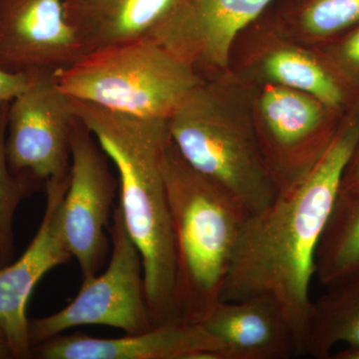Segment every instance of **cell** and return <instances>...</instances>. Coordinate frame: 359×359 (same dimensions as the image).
<instances>
[{"label": "cell", "instance_id": "obj_7", "mask_svg": "<svg viewBox=\"0 0 359 359\" xmlns=\"http://www.w3.org/2000/svg\"><path fill=\"white\" fill-rule=\"evenodd\" d=\"M252 108L259 147L278 194L292 190L311 173L346 113L306 92L276 85L254 86Z\"/></svg>", "mask_w": 359, "mask_h": 359}, {"label": "cell", "instance_id": "obj_13", "mask_svg": "<svg viewBox=\"0 0 359 359\" xmlns=\"http://www.w3.org/2000/svg\"><path fill=\"white\" fill-rule=\"evenodd\" d=\"M84 54L65 20V0H0V70L54 74Z\"/></svg>", "mask_w": 359, "mask_h": 359}, {"label": "cell", "instance_id": "obj_15", "mask_svg": "<svg viewBox=\"0 0 359 359\" xmlns=\"http://www.w3.org/2000/svg\"><path fill=\"white\" fill-rule=\"evenodd\" d=\"M203 325L221 344L222 359H290L302 356L282 306L269 294L219 301Z\"/></svg>", "mask_w": 359, "mask_h": 359}, {"label": "cell", "instance_id": "obj_8", "mask_svg": "<svg viewBox=\"0 0 359 359\" xmlns=\"http://www.w3.org/2000/svg\"><path fill=\"white\" fill-rule=\"evenodd\" d=\"M228 71L254 86L306 92L341 112L359 99V90L320 47L285 34L266 9L233 40Z\"/></svg>", "mask_w": 359, "mask_h": 359}, {"label": "cell", "instance_id": "obj_19", "mask_svg": "<svg viewBox=\"0 0 359 359\" xmlns=\"http://www.w3.org/2000/svg\"><path fill=\"white\" fill-rule=\"evenodd\" d=\"M359 276V191L337 197L316 255L314 278L323 287Z\"/></svg>", "mask_w": 359, "mask_h": 359}, {"label": "cell", "instance_id": "obj_20", "mask_svg": "<svg viewBox=\"0 0 359 359\" xmlns=\"http://www.w3.org/2000/svg\"><path fill=\"white\" fill-rule=\"evenodd\" d=\"M9 102L0 104V268L15 256L14 216L21 202L45 191L46 182L30 172L14 173L7 163L6 138Z\"/></svg>", "mask_w": 359, "mask_h": 359}, {"label": "cell", "instance_id": "obj_17", "mask_svg": "<svg viewBox=\"0 0 359 359\" xmlns=\"http://www.w3.org/2000/svg\"><path fill=\"white\" fill-rule=\"evenodd\" d=\"M311 302L304 355L330 359L337 344L359 351V276L325 287Z\"/></svg>", "mask_w": 359, "mask_h": 359}, {"label": "cell", "instance_id": "obj_16", "mask_svg": "<svg viewBox=\"0 0 359 359\" xmlns=\"http://www.w3.org/2000/svg\"><path fill=\"white\" fill-rule=\"evenodd\" d=\"M179 0H65V15L87 52L152 41Z\"/></svg>", "mask_w": 359, "mask_h": 359}, {"label": "cell", "instance_id": "obj_14", "mask_svg": "<svg viewBox=\"0 0 359 359\" xmlns=\"http://www.w3.org/2000/svg\"><path fill=\"white\" fill-rule=\"evenodd\" d=\"M40 359H222L221 344L202 323L175 321L136 334L100 339L75 332L32 348Z\"/></svg>", "mask_w": 359, "mask_h": 359}, {"label": "cell", "instance_id": "obj_2", "mask_svg": "<svg viewBox=\"0 0 359 359\" xmlns=\"http://www.w3.org/2000/svg\"><path fill=\"white\" fill-rule=\"evenodd\" d=\"M75 115L116 167L125 226L142 257L153 325L180 321L175 302L176 247L163 162L169 119L106 109L71 98Z\"/></svg>", "mask_w": 359, "mask_h": 359}, {"label": "cell", "instance_id": "obj_3", "mask_svg": "<svg viewBox=\"0 0 359 359\" xmlns=\"http://www.w3.org/2000/svg\"><path fill=\"white\" fill-rule=\"evenodd\" d=\"M252 88L228 71L204 80L169 119L180 155L249 215L263 211L278 196L255 128Z\"/></svg>", "mask_w": 359, "mask_h": 359}, {"label": "cell", "instance_id": "obj_24", "mask_svg": "<svg viewBox=\"0 0 359 359\" xmlns=\"http://www.w3.org/2000/svg\"><path fill=\"white\" fill-rule=\"evenodd\" d=\"M0 359H14L11 342L1 323H0Z\"/></svg>", "mask_w": 359, "mask_h": 359}, {"label": "cell", "instance_id": "obj_23", "mask_svg": "<svg viewBox=\"0 0 359 359\" xmlns=\"http://www.w3.org/2000/svg\"><path fill=\"white\" fill-rule=\"evenodd\" d=\"M359 191V141L355 149H354L351 159L347 163L344 176H342L341 184L339 196H348Z\"/></svg>", "mask_w": 359, "mask_h": 359}, {"label": "cell", "instance_id": "obj_22", "mask_svg": "<svg viewBox=\"0 0 359 359\" xmlns=\"http://www.w3.org/2000/svg\"><path fill=\"white\" fill-rule=\"evenodd\" d=\"M30 75L11 74L0 70V104L11 102L26 88Z\"/></svg>", "mask_w": 359, "mask_h": 359}, {"label": "cell", "instance_id": "obj_12", "mask_svg": "<svg viewBox=\"0 0 359 359\" xmlns=\"http://www.w3.org/2000/svg\"><path fill=\"white\" fill-rule=\"evenodd\" d=\"M68 185L69 174L46 181V205L39 230L20 259L0 268V323L8 337L14 359L33 358L26 316L33 290L51 269L73 259L62 228Z\"/></svg>", "mask_w": 359, "mask_h": 359}, {"label": "cell", "instance_id": "obj_10", "mask_svg": "<svg viewBox=\"0 0 359 359\" xmlns=\"http://www.w3.org/2000/svg\"><path fill=\"white\" fill-rule=\"evenodd\" d=\"M53 73L30 74L9 102L6 153L14 173L27 171L46 182L69 174L71 135L77 116Z\"/></svg>", "mask_w": 359, "mask_h": 359}, {"label": "cell", "instance_id": "obj_4", "mask_svg": "<svg viewBox=\"0 0 359 359\" xmlns=\"http://www.w3.org/2000/svg\"><path fill=\"white\" fill-rule=\"evenodd\" d=\"M176 247L180 320L201 323L221 301L249 212L223 187L194 169L170 140L163 162Z\"/></svg>", "mask_w": 359, "mask_h": 359}, {"label": "cell", "instance_id": "obj_9", "mask_svg": "<svg viewBox=\"0 0 359 359\" xmlns=\"http://www.w3.org/2000/svg\"><path fill=\"white\" fill-rule=\"evenodd\" d=\"M109 162L94 135L77 117L71 135L69 185L63 202L62 228L82 280L98 275L109 252L105 231L119 192V182L111 172Z\"/></svg>", "mask_w": 359, "mask_h": 359}, {"label": "cell", "instance_id": "obj_18", "mask_svg": "<svg viewBox=\"0 0 359 359\" xmlns=\"http://www.w3.org/2000/svg\"><path fill=\"white\" fill-rule=\"evenodd\" d=\"M266 11L285 34L316 46L359 23V0H275Z\"/></svg>", "mask_w": 359, "mask_h": 359}, {"label": "cell", "instance_id": "obj_6", "mask_svg": "<svg viewBox=\"0 0 359 359\" xmlns=\"http://www.w3.org/2000/svg\"><path fill=\"white\" fill-rule=\"evenodd\" d=\"M110 235L111 257L101 275L83 280L76 297L50 316L29 320L32 348L37 344L82 325H105L126 334H141L155 327L151 320L142 257L130 237L121 207L115 205Z\"/></svg>", "mask_w": 359, "mask_h": 359}, {"label": "cell", "instance_id": "obj_11", "mask_svg": "<svg viewBox=\"0 0 359 359\" xmlns=\"http://www.w3.org/2000/svg\"><path fill=\"white\" fill-rule=\"evenodd\" d=\"M275 0H179L152 41L191 66L203 80L228 72L238 33Z\"/></svg>", "mask_w": 359, "mask_h": 359}, {"label": "cell", "instance_id": "obj_25", "mask_svg": "<svg viewBox=\"0 0 359 359\" xmlns=\"http://www.w3.org/2000/svg\"><path fill=\"white\" fill-rule=\"evenodd\" d=\"M330 359H359V351L344 348L337 353H332Z\"/></svg>", "mask_w": 359, "mask_h": 359}, {"label": "cell", "instance_id": "obj_21", "mask_svg": "<svg viewBox=\"0 0 359 359\" xmlns=\"http://www.w3.org/2000/svg\"><path fill=\"white\" fill-rule=\"evenodd\" d=\"M318 47L359 90V23Z\"/></svg>", "mask_w": 359, "mask_h": 359}, {"label": "cell", "instance_id": "obj_5", "mask_svg": "<svg viewBox=\"0 0 359 359\" xmlns=\"http://www.w3.org/2000/svg\"><path fill=\"white\" fill-rule=\"evenodd\" d=\"M71 98L145 118L170 119L204 80L162 45L131 42L87 52L54 73Z\"/></svg>", "mask_w": 359, "mask_h": 359}, {"label": "cell", "instance_id": "obj_1", "mask_svg": "<svg viewBox=\"0 0 359 359\" xmlns=\"http://www.w3.org/2000/svg\"><path fill=\"white\" fill-rule=\"evenodd\" d=\"M359 141V99L342 116L334 140L311 173L263 211L248 215L233 252L221 301L273 295L304 355L321 236L339 197L347 163Z\"/></svg>", "mask_w": 359, "mask_h": 359}]
</instances>
